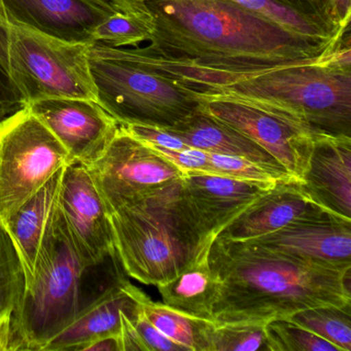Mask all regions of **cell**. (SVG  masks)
Returning <instances> with one entry per match:
<instances>
[{
    "label": "cell",
    "instance_id": "1",
    "mask_svg": "<svg viewBox=\"0 0 351 351\" xmlns=\"http://www.w3.org/2000/svg\"><path fill=\"white\" fill-rule=\"evenodd\" d=\"M145 48L204 71L211 94L268 71L326 58L339 43L293 34L232 0H145Z\"/></svg>",
    "mask_w": 351,
    "mask_h": 351
},
{
    "label": "cell",
    "instance_id": "2",
    "mask_svg": "<svg viewBox=\"0 0 351 351\" xmlns=\"http://www.w3.org/2000/svg\"><path fill=\"white\" fill-rule=\"evenodd\" d=\"M208 264L221 282L213 308L215 324H267L310 308L351 305V268L221 238L211 244Z\"/></svg>",
    "mask_w": 351,
    "mask_h": 351
},
{
    "label": "cell",
    "instance_id": "3",
    "mask_svg": "<svg viewBox=\"0 0 351 351\" xmlns=\"http://www.w3.org/2000/svg\"><path fill=\"white\" fill-rule=\"evenodd\" d=\"M117 252L86 264L55 207L32 280L12 314L11 351H43L84 310L128 281Z\"/></svg>",
    "mask_w": 351,
    "mask_h": 351
},
{
    "label": "cell",
    "instance_id": "4",
    "mask_svg": "<svg viewBox=\"0 0 351 351\" xmlns=\"http://www.w3.org/2000/svg\"><path fill=\"white\" fill-rule=\"evenodd\" d=\"M114 248L129 277L158 285L208 256L213 239L182 180L110 213Z\"/></svg>",
    "mask_w": 351,
    "mask_h": 351
},
{
    "label": "cell",
    "instance_id": "5",
    "mask_svg": "<svg viewBox=\"0 0 351 351\" xmlns=\"http://www.w3.org/2000/svg\"><path fill=\"white\" fill-rule=\"evenodd\" d=\"M343 43L317 62L268 71L213 94L297 125L316 138L351 137V51Z\"/></svg>",
    "mask_w": 351,
    "mask_h": 351
},
{
    "label": "cell",
    "instance_id": "6",
    "mask_svg": "<svg viewBox=\"0 0 351 351\" xmlns=\"http://www.w3.org/2000/svg\"><path fill=\"white\" fill-rule=\"evenodd\" d=\"M88 59L97 102L120 125L167 129L198 108L191 92L135 64L120 48L95 43Z\"/></svg>",
    "mask_w": 351,
    "mask_h": 351
},
{
    "label": "cell",
    "instance_id": "7",
    "mask_svg": "<svg viewBox=\"0 0 351 351\" xmlns=\"http://www.w3.org/2000/svg\"><path fill=\"white\" fill-rule=\"evenodd\" d=\"M10 73L26 106L51 97L97 101L90 46L63 42L8 19Z\"/></svg>",
    "mask_w": 351,
    "mask_h": 351
},
{
    "label": "cell",
    "instance_id": "8",
    "mask_svg": "<svg viewBox=\"0 0 351 351\" xmlns=\"http://www.w3.org/2000/svg\"><path fill=\"white\" fill-rule=\"evenodd\" d=\"M71 162L27 106L0 120V223Z\"/></svg>",
    "mask_w": 351,
    "mask_h": 351
},
{
    "label": "cell",
    "instance_id": "9",
    "mask_svg": "<svg viewBox=\"0 0 351 351\" xmlns=\"http://www.w3.org/2000/svg\"><path fill=\"white\" fill-rule=\"evenodd\" d=\"M89 169L110 215L184 176L180 168L121 126Z\"/></svg>",
    "mask_w": 351,
    "mask_h": 351
},
{
    "label": "cell",
    "instance_id": "10",
    "mask_svg": "<svg viewBox=\"0 0 351 351\" xmlns=\"http://www.w3.org/2000/svg\"><path fill=\"white\" fill-rule=\"evenodd\" d=\"M198 110L247 137L303 182L316 137L305 129L215 94H194Z\"/></svg>",
    "mask_w": 351,
    "mask_h": 351
},
{
    "label": "cell",
    "instance_id": "11",
    "mask_svg": "<svg viewBox=\"0 0 351 351\" xmlns=\"http://www.w3.org/2000/svg\"><path fill=\"white\" fill-rule=\"evenodd\" d=\"M58 207L86 264L99 262L116 252L110 215L88 166L77 161L65 166Z\"/></svg>",
    "mask_w": 351,
    "mask_h": 351
},
{
    "label": "cell",
    "instance_id": "12",
    "mask_svg": "<svg viewBox=\"0 0 351 351\" xmlns=\"http://www.w3.org/2000/svg\"><path fill=\"white\" fill-rule=\"evenodd\" d=\"M27 108L62 143L73 161L88 167L101 157L120 129V124L94 100L44 98Z\"/></svg>",
    "mask_w": 351,
    "mask_h": 351
},
{
    "label": "cell",
    "instance_id": "13",
    "mask_svg": "<svg viewBox=\"0 0 351 351\" xmlns=\"http://www.w3.org/2000/svg\"><path fill=\"white\" fill-rule=\"evenodd\" d=\"M8 19L51 38L92 46L96 28L118 10L108 0H1Z\"/></svg>",
    "mask_w": 351,
    "mask_h": 351
},
{
    "label": "cell",
    "instance_id": "14",
    "mask_svg": "<svg viewBox=\"0 0 351 351\" xmlns=\"http://www.w3.org/2000/svg\"><path fill=\"white\" fill-rule=\"evenodd\" d=\"M248 241L310 262L351 268V219L328 211Z\"/></svg>",
    "mask_w": 351,
    "mask_h": 351
},
{
    "label": "cell",
    "instance_id": "15",
    "mask_svg": "<svg viewBox=\"0 0 351 351\" xmlns=\"http://www.w3.org/2000/svg\"><path fill=\"white\" fill-rule=\"evenodd\" d=\"M277 184L197 172H188L182 178L186 198L213 240Z\"/></svg>",
    "mask_w": 351,
    "mask_h": 351
},
{
    "label": "cell",
    "instance_id": "16",
    "mask_svg": "<svg viewBox=\"0 0 351 351\" xmlns=\"http://www.w3.org/2000/svg\"><path fill=\"white\" fill-rule=\"evenodd\" d=\"M302 186L316 204L351 219V137L316 138Z\"/></svg>",
    "mask_w": 351,
    "mask_h": 351
},
{
    "label": "cell",
    "instance_id": "17",
    "mask_svg": "<svg viewBox=\"0 0 351 351\" xmlns=\"http://www.w3.org/2000/svg\"><path fill=\"white\" fill-rule=\"evenodd\" d=\"M324 211L328 210L308 196L301 182H278L228 225L217 238L248 241L278 231L298 219Z\"/></svg>",
    "mask_w": 351,
    "mask_h": 351
},
{
    "label": "cell",
    "instance_id": "18",
    "mask_svg": "<svg viewBox=\"0 0 351 351\" xmlns=\"http://www.w3.org/2000/svg\"><path fill=\"white\" fill-rule=\"evenodd\" d=\"M165 130L182 139L188 147L217 155L244 158L268 170L280 182H298L260 145L207 116L198 108L192 114Z\"/></svg>",
    "mask_w": 351,
    "mask_h": 351
},
{
    "label": "cell",
    "instance_id": "19",
    "mask_svg": "<svg viewBox=\"0 0 351 351\" xmlns=\"http://www.w3.org/2000/svg\"><path fill=\"white\" fill-rule=\"evenodd\" d=\"M145 295L130 280L123 283L80 313L43 351H75L80 345L99 337H120L121 314L126 312L131 320L134 319Z\"/></svg>",
    "mask_w": 351,
    "mask_h": 351
},
{
    "label": "cell",
    "instance_id": "20",
    "mask_svg": "<svg viewBox=\"0 0 351 351\" xmlns=\"http://www.w3.org/2000/svg\"><path fill=\"white\" fill-rule=\"evenodd\" d=\"M63 169L54 174L40 191L0 223L7 230L21 258L25 272V287L32 280L47 225L58 203Z\"/></svg>",
    "mask_w": 351,
    "mask_h": 351
},
{
    "label": "cell",
    "instance_id": "21",
    "mask_svg": "<svg viewBox=\"0 0 351 351\" xmlns=\"http://www.w3.org/2000/svg\"><path fill=\"white\" fill-rule=\"evenodd\" d=\"M219 285V278L209 266L207 256L157 289L165 305L193 317L213 322Z\"/></svg>",
    "mask_w": 351,
    "mask_h": 351
},
{
    "label": "cell",
    "instance_id": "22",
    "mask_svg": "<svg viewBox=\"0 0 351 351\" xmlns=\"http://www.w3.org/2000/svg\"><path fill=\"white\" fill-rule=\"evenodd\" d=\"M145 0H129L131 13H147ZM234 3L264 16L285 29L320 43H338L344 32L326 25L311 16L281 3L280 0H232Z\"/></svg>",
    "mask_w": 351,
    "mask_h": 351
},
{
    "label": "cell",
    "instance_id": "23",
    "mask_svg": "<svg viewBox=\"0 0 351 351\" xmlns=\"http://www.w3.org/2000/svg\"><path fill=\"white\" fill-rule=\"evenodd\" d=\"M145 317L164 336L188 351H206L207 332L210 320L193 317L145 295L141 301Z\"/></svg>",
    "mask_w": 351,
    "mask_h": 351
},
{
    "label": "cell",
    "instance_id": "24",
    "mask_svg": "<svg viewBox=\"0 0 351 351\" xmlns=\"http://www.w3.org/2000/svg\"><path fill=\"white\" fill-rule=\"evenodd\" d=\"M287 319L328 341L340 351L351 350V305L310 308Z\"/></svg>",
    "mask_w": 351,
    "mask_h": 351
},
{
    "label": "cell",
    "instance_id": "25",
    "mask_svg": "<svg viewBox=\"0 0 351 351\" xmlns=\"http://www.w3.org/2000/svg\"><path fill=\"white\" fill-rule=\"evenodd\" d=\"M25 272L17 250L0 225V313L13 312L25 291Z\"/></svg>",
    "mask_w": 351,
    "mask_h": 351
},
{
    "label": "cell",
    "instance_id": "26",
    "mask_svg": "<svg viewBox=\"0 0 351 351\" xmlns=\"http://www.w3.org/2000/svg\"><path fill=\"white\" fill-rule=\"evenodd\" d=\"M266 326L213 324L207 332L206 351H270Z\"/></svg>",
    "mask_w": 351,
    "mask_h": 351
},
{
    "label": "cell",
    "instance_id": "27",
    "mask_svg": "<svg viewBox=\"0 0 351 351\" xmlns=\"http://www.w3.org/2000/svg\"><path fill=\"white\" fill-rule=\"evenodd\" d=\"M152 29V18L117 12L96 28L94 38L96 43L116 48H133L147 43Z\"/></svg>",
    "mask_w": 351,
    "mask_h": 351
},
{
    "label": "cell",
    "instance_id": "28",
    "mask_svg": "<svg viewBox=\"0 0 351 351\" xmlns=\"http://www.w3.org/2000/svg\"><path fill=\"white\" fill-rule=\"evenodd\" d=\"M270 351H340L303 326L287 319H277L266 326Z\"/></svg>",
    "mask_w": 351,
    "mask_h": 351
},
{
    "label": "cell",
    "instance_id": "29",
    "mask_svg": "<svg viewBox=\"0 0 351 351\" xmlns=\"http://www.w3.org/2000/svg\"><path fill=\"white\" fill-rule=\"evenodd\" d=\"M9 27L8 17L0 0V120L25 108L26 104L14 84L8 59Z\"/></svg>",
    "mask_w": 351,
    "mask_h": 351
},
{
    "label": "cell",
    "instance_id": "30",
    "mask_svg": "<svg viewBox=\"0 0 351 351\" xmlns=\"http://www.w3.org/2000/svg\"><path fill=\"white\" fill-rule=\"evenodd\" d=\"M209 157L217 176L270 184L280 182L268 170L244 158L213 153H209Z\"/></svg>",
    "mask_w": 351,
    "mask_h": 351
},
{
    "label": "cell",
    "instance_id": "31",
    "mask_svg": "<svg viewBox=\"0 0 351 351\" xmlns=\"http://www.w3.org/2000/svg\"><path fill=\"white\" fill-rule=\"evenodd\" d=\"M149 147L157 152L159 155L163 156L168 161L173 163L176 167L184 171V174L188 172L217 174L213 164H211L208 152L191 147L180 149V151L158 147Z\"/></svg>",
    "mask_w": 351,
    "mask_h": 351
},
{
    "label": "cell",
    "instance_id": "32",
    "mask_svg": "<svg viewBox=\"0 0 351 351\" xmlns=\"http://www.w3.org/2000/svg\"><path fill=\"white\" fill-rule=\"evenodd\" d=\"M120 126L131 136L149 147H163V149H176V151L189 147L182 139L168 132L165 129L138 124L120 125Z\"/></svg>",
    "mask_w": 351,
    "mask_h": 351
},
{
    "label": "cell",
    "instance_id": "33",
    "mask_svg": "<svg viewBox=\"0 0 351 351\" xmlns=\"http://www.w3.org/2000/svg\"><path fill=\"white\" fill-rule=\"evenodd\" d=\"M131 322L134 324L147 351H188L184 346L176 344L159 332L145 317L141 305L134 319Z\"/></svg>",
    "mask_w": 351,
    "mask_h": 351
},
{
    "label": "cell",
    "instance_id": "34",
    "mask_svg": "<svg viewBox=\"0 0 351 351\" xmlns=\"http://www.w3.org/2000/svg\"><path fill=\"white\" fill-rule=\"evenodd\" d=\"M121 316H122V328L120 334L121 351H147L134 324L128 317V314L123 311Z\"/></svg>",
    "mask_w": 351,
    "mask_h": 351
},
{
    "label": "cell",
    "instance_id": "35",
    "mask_svg": "<svg viewBox=\"0 0 351 351\" xmlns=\"http://www.w3.org/2000/svg\"><path fill=\"white\" fill-rule=\"evenodd\" d=\"M75 351H121L120 337H99L80 345Z\"/></svg>",
    "mask_w": 351,
    "mask_h": 351
},
{
    "label": "cell",
    "instance_id": "36",
    "mask_svg": "<svg viewBox=\"0 0 351 351\" xmlns=\"http://www.w3.org/2000/svg\"><path fill=\"white\" fill-rule=\"evenodd\" d=\"M335 23L343 29L349 30L351 16V0H330Z\"/></svg>",
    "mask_w": 351,
    "mask_h": 351
},
{
    "label": "cell",
    "instance_id": "37",
    "mask_svg": "<svg viewBox=\"0 0 351 351\" xmlns=\"http://www.w3.org/2000/svg\"><path fill=\"white\" fill-rule=\"evenodd\" d=\"M289 7L307 14H322L328 7V0H281Z\"/></svg>",
    "mask_w": 351,
    "mask_h": 351
},
{
    "label": "cell",
    "instance_id": "38",
    "mask_svg": "<svg viewBox=\"0 0 351 351\" xmlns=\"http://www.w3.org/2000/svg\"><path fill=\"white\" fill-rule=\"evenodd\" d=\"M12 314L13 312L0 313V351H11Z\"/></svg>",
    "mask_w": 351,
    "mask_h": 351
}]
</instances>
